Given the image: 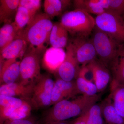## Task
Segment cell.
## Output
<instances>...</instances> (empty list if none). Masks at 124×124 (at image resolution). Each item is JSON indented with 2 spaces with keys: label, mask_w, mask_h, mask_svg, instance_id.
<instances>
[{
  "label": "cell",
  "mask_w": 124,
  "mask_h": 124,
  "mask_svg": "<svg viewBox=\"0 0 124 124\" xmlns=\"http://www.w3.org/2000/svg\"><path fill=\"white\" fill-rule=\"evenodd\" d=\"M99 100L98 95L93 97L82 95L72 100H62L54 105L45 116L44 124L67 121L79 116L88 111Z\"/></svg>",
  "instance_id": "obj_1"
},
{
  "label": "cell",
  "mask_w": 124,
  "mask_h": 124,
  "mask_svg": "<svg viewBox=\"0 0 124 124\" xmlns=\"http://www.w3.org/2000/svg\"><path fill=\"white\" fill-rule=\"evenodd\" d=\"M54 23L45 13H38L22 31L29 45L35 47L42 55L44 54L49 40Z\"/></svg>",
  "instance_id": "obj_2"
},
{
  "label": "cell",
  "mask_w": 124,
  "mask_h": 124,
  "mask_svg": "<svg viewBox=\"0 0 124 124\" xmlns=\"http://www.w3.org/2000/svg\"><path fill=\"white\" fill-rule=\"evenodd\" d=\"M59 23L73 37H89L95 27V18L91 14L76 9L64 13Z\"/></svg>",
  "instance_id": "obj_3"
},
{
  "label": "cell",
  "mask_w": 124,
  "mask_h": 124,
  "mask_svg": "<svg viewBox=\"0 0 124 124\" xmlns=\"http://www.w3.org/2000/svg\"><path fill=\"white\" fill-rule=\"evenodd\" d=\"M92 33L91 39L99 60L108 68L121 43L96 26Z\"/></svg>",
  "instance_id": "obj_4"
},
{
  "label": "cell",
  "mask_w": 124,
  "mask_h": 124,
  "mask_svg": "<svg viewBox=\"0 0 124 124\" xmlns=\"http://www.w3.org/2000/svg\"><path fill=\"white\" fill-rule=\"evenodd\" d=\"M41 54L33 46H28L20 63V78L19 82L24 84L35 83L41 75Z\"/></svg>",
  "instance_id": "obj_5"
},
{
  "label": "cell",
  "mask_w": 124,
  "mask_h": 124,
  "mask_svg": "<svg viewBox=\"0 0 124 124\" xmlns=\"http://www.w3.org/2000/svg\"><path fill=\"white\" fill-rule=\"evenodd\" d=\"M95 26L118 42H124V19L115 14L105 11L95 18Z\"/></svg>",
  "instance_id": "obj_6"
},
{
  "label": "cell",
  "mask_w": 124,
  "mask_h": 124,
  "mask_svg": "<svg viewBox=\"0 0 124 124\" xmlns=\"http://www.w3.org/2000/svg\"><path fill=\"white\" fill-rule=\"evenodd\" d=\"M54 81L48 74L41 75L36 81L30 103L36 109L51 106V95Z\"/></svg>",
  "instance_id": "obj_7"
},
{
  "label": "cell",
  "mask_w": 124,
  "mask_h": 124,
  "mask_svg": "<svg viewBox=\"0 0 124 124\" xmlns=\"http://www.w3.org/2000/svg\"><path fill=\"white\" fill-rule=\"evenodd\" d=\"M69 40L78 64L85 67L96 59L97 54L91 38L73 37Z\"/></svg>",
  "instance_id": "obj_8"
},
{
  "label": "cell",
  "mask_w": 124,
  "mask_h": 124,
  "mask_svg": "<svg viewBox=\"0 0 124 124\" xmlns=\"http://www.w3.org/2000/svg\"><path fill=\"white\" fill-rule=\"evenodd\" d=\"M80 69L73 50L68 43L64 60L57 71L58 78L65 81H72L76 78Z\"/></svg>",
  "instance_id": "obj_9"
},
{
  "label": "cell",
  "mask_w": 124,
  "mask_h": 124,
  "mask_svg": "<svg viewBox=\"0 0 124 124\" xmlns=\"http://www.w3.org/2000/svg\"><path fill=\"white\" fill-rule=\"evenodd\" d=\"M79 94L75 81H65L58 78L54 81L53 88L51 106L64 99L75 97Z\"/></svg>",
  "instance_id": "obj_10"
},
{
  "label": "cell",
  "mask_w": 124,
  "mask_h": 124,
  "mask_svg": "<svg viewBox=\"0 0 124 124\" xmlns=\"http://www.w3.org/2000/svg\"><path fill=\"white\" fill-rule=\"evenodd\" d=\"M86 66L92 73L93 80L97 88L98 92L104 91L111 79L108 68L97 59Z\"/></svg>",
  "instance_id": "obj_11"
},
{
  "label": "cell",
  "mask_w": 124,
  "mask_h": 124,
  "mask_svg": "<svg viewBox=\"0 0 124 124\" xmlns=\"http://www.w3.org/2000/svg\"><path fill=\"white\" fill-rule=\"evenodd\" d=\"M35 83L24 84L19 82L0 85V95L18 98L29 102L33 93Z\"/></svg>",
  "instance_id": "obj_12"
},
{
  "label": "cell",
  "mask_w": 124,
  "mask_h": 124,
  "mask_svg": "<svg viewBox=\"0 0 124 124\" xmlns=\"http://www.w3.org/2000/svg\"><path fill=\"white\" fill-rule=\"evenodd\" d=\"M22 31H19L14 39L0 52V57L4 60L22 59L29 45L23 35Z\"/></svg>",
  "instance_id": "obj_13"
},
{
  "label": "cell",
  "mask_w": 124,
  "mask_h": 124,
  "mask_svg": "<svg viewBox=\"0 0 124 124\" xmlns=\"http://www.w3.org/2000/svg\"><path fill=\"white\" fill-rule=\"evenodd\" d=\"M20 61L17 59L5 60L0 67V84H8L17 82L20 78Z\"/></svg>",
  "instance_id": "obj_14"
},
{
  "label": "cell",
  "mask_w": 124,
  "mask_h": 124,
  "mask_svg": "<svg viewBox=\"0 0 124 124\" xmlns=\"http://www.w3.org/2000/svg\"><path fill=\"white\" fill-rule=\"evenodd\" d=\"M109 68L113 76L112 82L124 85V42L120 43L115 58Z\"/></svg>",
  "instance_id": "obj_15"
},
{
  "label": "cell",
  "mask_w": 124,
  "mask_h": 124,
  "mask_svg": "<svg viewBox=\"0 0 124 124\" xmlns=\"http://www.w3.org/2000/svg\"><path fill=\"white\" fill-rule=\"evenodd\" d=\"M25 100L19 98L0 95V123L2 124L13 114L16 108Z\"/></svg>",
  "instance_id": "obj_16"
},
{
  "label": "cell",
  "mask_w": 124,
  "mask_h": 124,
  "mask_svg": "<svg viewBox=\"0 0 124 124\" xmlns=\"http://www.w3.org/2000/svg\"><path fill=\"white\" fill-rule=\"evenodd\" d=\"M19 0H0V23L14 22L19 6Z\"/></svg>",
  "instance_id": "obj_17"
},
{
  "label": "cell",
  "mask_w": 124,
  "mask_h": 124,
  "mask_svg": "<svg viewBox=\"0 0 124 124\" xmlns=\"http://www.w3.org/2000/svg\"><path fill=\"white\" fill-rule=\"evenodd\" d=\"M75 81L80 94L87 97L97 95L98 92L97 86L94 83L85 77L83 67L80 68Z\"/></svg>",
  "instance_id": "obj_18"
},
{
  "label": "cell",
  "mask_w": 124,
  "mask_h": 124,
  "mask_svg": "<svg viewBox=\"0 0 124 124\" xmlns=\"http://www.w3.org/2000/svg\"><path fill=\"white\" fill-rule=\"evenodd\" d=\"M68 33L60 23H54L50 37L49 43L51 47L62 49L67 46L68 42Z\"/></svg>",
  "instance_id": "obj_19"
},
{
  "label": "cell",
  "mask_w": 124,
  "mask_h": 124,
  "mask_svg": "<svg viewBox=\"0 0 124 124\" xmlns=\"http://www.w3.org/2000/svg\"><path fill=\"white\" fill-rule=\"evenodd\" d=\"M62 49H57L53 47L46 50L42 59V64L45 69H47L51 73H55L59 67L62 63L63 61L59 60L62 58L60 57L62 54Z\"/></svg>",
  "instance_id": "obj_20"
},
{
  "label": "cell",
  "mask_w": 124,
  "mask_h": 124,
  "mask_svg": "<svg viewBox=\"0 0 124 124\" xmlns=\"http://www.w3.org/2000/svg\"><path fill=\"white\" fill-rule=\"evenodd\" d=\"M19 32L14 22L4 24L0 29V52L14 39Z\"/></svg>",
  "instance_id": "obj_21"
},
{
  "label": "cell",
  "mask_w": 124,
  "mask_h": 124,
  "mask_svg": "<svg viewBox=\"0 0 124 124\" xmlns=\"http://www.w3.org/2000/svg\"><path fill=\"white\" fill-rule=\"evenodd\" d=\"M103 114L107 124H124V119L116 112L109 97L102 102Z\"/></svg>",
  "instance_id": "obj_22"
},
{
  "label": "cell",
  "mask_w": 124,
  "mask_h": 124,
  "mask_svg": "<svg viewBox=\"0 0 124 124\" xmlns=\"http://www.w3.org/2000/svg\"><path fill=\"white\" fill-rule=\"evenodd\" d=\"M73 2L75 9L83 10L90 14L99 15L106 11L98 4L96 0H75Z\"/></svg>",
  "instance_id": "obj_23"
},
{
  "label": "cell",
  "mask_w": 124,
  "mask_h": 124,
  "mask_svg": "<svg viewBox=\"0 0 124 124\" xmlns=\"http://www.w3.org/2000/svg\"><path fill=\"white\" fill-rule=\"evenodd\" d=\"M106 11L111 12L124 18V0H96Z\"/></svg>",
  "instance_id": "obj_24"
},
{
  "label": "cell",
  "mask_w": 124,
  "mask_h": 124,
  "mask_svg": "<svg viewBox=\"0 0 124 124\" xmlns=\"http://www.w3.org/2000/svg\"><path fill=\"white\" fill-rule=\"evenodd\" d=\"M105 122L102 103L93 105L88 111L86 124H105Z\"/></svg>",
  "instance_id": "obj_25"
},
{
  "label": "cell",
  "mask_w": 124,
  "mask_h": 124,
  "mask_svg": "<svg viewBox=\"0 0 124 124\" xmlns=\"http://www.w3.org/2000/svg\"><path fill=\"white\" fill-rule=\"evenodd\" d=\"M31 18L28 10L25 7L19 6L14 23L19 31H23L30 23Z\"/></svg>",
  "instance_id": "obj_26"
},
{
  "label": "cell",
  "mask_w": 124,
  "mask_h": 124,
  "mask_svg": "<svg viewBox=\"0 0 124 124\" xmlns=\"http://www.w3.org/2000/svg\"><path fill=\"white\" fill-rule=\"evenodd\" d=\"M32 108L30 102L25 101L21 106L16 109L8 120H20L29 118Z\"/></svg>",
  "instance_id": "obj_27"
},
{
  "label": "cell",
  "mask_w": 124,
  "mask_h": 124,
  "mask_svg": "<svg viewBox=\"0 0 124 124\" xmlns=\"http://www.w3.org/2000/svg\"><path fill=\"white\" fill-rule=\"evenodd\" d=\"M41 3L40 0H20L19 6L25 7L29 12L31 18L30 23L37 14V11L41 7Z\"/></svg>",
  "instance_id": "obj_28"
},
{
  "label": "cell",
  "mask_w": 124,
  "mask_h": 124,
  "mask_svg": "<svg viewBox=\"0 0 124 124\" xmlns=\"http://www.w3.org/2000/svg\"><path fill=\"white\" fill-rule=\"evenodd\" d=\"M111 84V93L109 97L112 102L124 103V85Z\"/></svg>",
  "instance_id": "obj_29"
},
{
  "label": "cell",
  "mask_w": 124,
  "mask_h": 124,
  "mask_svg": "<svg viewBox=\"0 0 124 124\" xmlns=\"http://www.w3.org/2000/svg\"><path fill=\"white\" fill-rule=\"evenodd\" d=\"M55 8L57 16L62 14L71 4L69 0H50Z\"/></svg>",
  "instance_id": "obj_30"
},
{
  "label": "cell",
  "mask_w": 124,
  "mask_h": 124,
  "mask_svg": "<svg viewBox=\"0 0 124 124\" xmlns=\"http://www.w3.org/2000/svg\"><path fill=\"white\" fill-rule=\"evenodd\" d=\"M44 6L45 13L51 19L57 16L55 8L50 0H45Z\"/></svg>",
  "instance_id": "obj_31"
},
{
  "label": "cell",
  "mask_w": 124,
  "mask_h": 124,
  "mask_svg": "<svg viewBox=\"0 0 124 124\" xmlns=\"http://www.w3.org/2000/svg\"><path fill=\"white\" fill-rule=\"evenodd\" d=\"M2 124H38L35 121L31 118L23 119L7 120Z\"/></svg>",
  "instance_id": "obj_32"
},
{
  "label": "cell",
  "mask_w": 124,
  "mask_h": 124,
  "mask_svg": "<svg viewBox=\"0 0 124 124\" xmlns=\"http://www.w3.org/2000/svg\"><path fill=\"white\" fill-rule=\"evenodd\" d=\"M112 103L116 112L124 119V103L113 102Z\"/></svg>",
  "instance_id": "obj_33"
},
{
  "label": "cell",
  "mask_w": 124,
  "mask_h": 124,
  "mask_svg": "<svg viewBox=\"0 0 124 124\" xmlns=\"http://www.w3.org/2000/svg\"><path fill=\"white\" fill-rule=\"evenodd\" d=\"M88 116V111L86 113L79 116L73 121L72 124H86V120Z\"/></svg>",
  "instance_id": "obj_34"
},
{
  "label": "cell",
  "mask_w": 124,
  "mask_h": 124,
  "mask_svg": "<svg viewBox=\"0 0 124 124\" xmlns=\"http://www.w3.org/2000/svg\"><path fill=\"white\" fill-rule=\"evenodd\" d=\"M44 124H71L70 122L68 121H58L51 122V123H47Z\"/></svg>",
  "instance_id": "obj_35"
},
{
  "label": "cell",
  "mask_w": 124,
  "mask_h": 124,
  "mask_svg": "<svg viewBox=\"0 0 124 124\" xmlns=\"http://www.w3.org/2000/svg\"></svg>",
  "instance_id": "obj_36"
}]
</instances>
